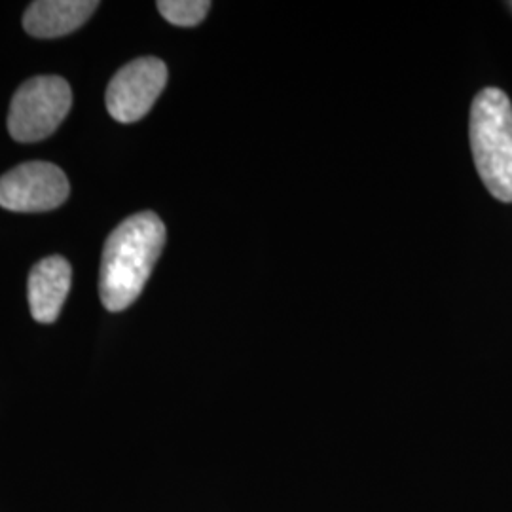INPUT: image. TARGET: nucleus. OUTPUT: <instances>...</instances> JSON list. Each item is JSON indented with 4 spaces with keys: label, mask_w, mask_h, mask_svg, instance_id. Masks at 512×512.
<instances>
[{
    "label": "nucleus",
    "mask_w": 512,
    "mask_h": 512,
    "mask_svg": "<svg viewBox=\"0 0 512 512\" xmlns=\"http://www.w3.org/2000/svg\"><path fill=\"white\" fill-rule=\"evenodd\" d=\"M73 283V268L63 256L40 260L29 274V306L33 319L50 325L59 317Z\"/></svg>",
    "instance_id": "423d86ee"
},
{
    "label": "nucleus",
    "mask_w": 512,
    "mask_h": 512,
    "mask_svg": "<svg viewBox=\"0 0 512 512\" xmlns=\"http://www.w3.org/2000/svg\"><path fill=\"white\" fill-rule=\"evenodd\" d=\"M469 137L482 183L499 202L512 203V105L507 93L486 88L476 95Z\"/></svg>",
    "instance_id": "f03ea898"
},
{
    "label": "nucleus",
    "mask_w": 512,
    "mask_h": 512,
    "mask_svg": "<svg viewBox=\"0 0 512 512\" xmlns=\"http://www.w3.org/2000/svg\"><path fill=\"white\" fill-rule=\"evenodd\" d=\"M73 105V92L61 76H37L19 88L8 114V131L18 143L50 137Z\"/></svg>",
    "instance_id": "7ed1b4c3"
},
{
    "label": "nucleus",
    "mask_w": 512,
    "mask_h": 512,
    "mask_svg": "<svg viewBox=\"0 0 512 512\" xmlns=\"http://www.w3.org/2000/svg\"><path fill=\"white\" fill-rule=\"evenodd\" d=\"M167 84V67L158 57H139L122 67L107 88L109 114L122 124L147 116Z\"/></svg>",
    "instance_id": "39448f33"
},
{
    "label": "nucleus",
    "mask_w": 512,
    "mask_h": 512,
    "mask_svg": "<svg viewBox=\"0 0 512 512\" xmlns=\"http://www.w3.org/2000/svg\"><path fill=\"white\" fill-rule=\"evenodd\" d=\"M97 8L95 0H38L27 8L23 29L37 38L65 37L80 29Z\"/></svg>",
    "instance_id": "0eeeda50"
},
{
    "label": "nucleus",
    "mask_w": 512,
    "mask_h": 512,
    "mask_svg": "<svg viewBox=\"0 0 512 512\" xmlns=\"http://www.w3.org/2000/svg\"><path fill=\"white\" fill-rule=\"evenodd\" d=\"M71 186L50 162H27L0 177V207L14 213H42L63 205Z\"/></svg>",
    "instance_id": "20e7f679"
},
{
    "label": "nucleus",
    "mask_w": 512,
    "mask_h": 512,
    "mask_svg": "<svg viewBox=\"0 0 512 512\" xmlns=\"http://www.w3.org/2000/svg\"><path fill=\"white\" fill-rule=\"evenodd\" d=\"M165 245L162 219L143 211L114 228L101 258L99 294L109 311H124L143 293Z\"/></svg>",
    "instance_id": "f257e3e1"
},
{
    "label": "nucleus",
    "mask_w": 512,
    "mask_h": 512,
    "mask_svg": "<svg viewBox=\"0 0 512 512\" xmlns=\"http://www.w3.org/2000/svg\"><path fill=\"white\" fill-rule=\"evenodd\" d=\"M211 8V2L207 0H160L158 10L171 25L177 27H196L200 25L207 12Z\"/></svg>",
    "instance_id": "6e6552de"
}]
</instances>
